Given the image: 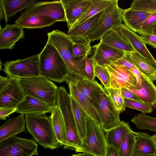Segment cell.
I'll use <instances>...</instances> for the list:
<instances>
[{"label":"cell","instance_id":"cell-1","mask_svg":"<svg viewBox=\"0 0 156 156\" xmlns=\"http://www.w3.org/2000/svg\"><path fill=\"white\" fill-rule=\"evenodd\" d=\"M47 34V42L55 48L67 66L68 74L66 81L67 84L71 83L76 84L79 80L87 79L84 74L86 58L74 57L72 46L74 42L71 38L66 34L57 30Z\"/></svg>","mask_w":156,"mask_h":156},{"label":"cell","instance_id":"cell-2","mask_svg":"<svg viewBox=\"0 0 156 156\" xmlns=\"http://www.w3.org/2000/svg\"><path fill=\"white\" fill-rule=\"evenodd\" d=\"M39 54L40 76L59 83L66 81L68 68L55 48L47 42Z\"/></svg>","mask_w":156,"mask_h":156},{"label":"cell","instance_id":"cell-3","mask_svg":"<svg viewBox=\"0 0 156 156\" xmlns=\"http://www.w3.org/2000/svg\"><path fill=\"white\" fill-rule=\"evenodd\" d=\"M25 116L27 129L38 144L45 148L51 150L61 146L55 135L50 116Z\"/></svg>","mask_w":156,"mask_h":156},{"label":"cell","instance_id":"cell-4","mask_svg":"<svg viewBox=\"0 0 156 156\" xmlns=\"http://www.w3.org/2000/svg\"><path fill=\"white\" fill-rule=\"evenodd\" d=\"M19 79L27 95L55 106L59 87L53 82L40 76Z\"/></svg>","mask_w":156,"mask_h":156},{"label":"cell","instance_id":"cell-5","mask_svg":"<svg viewBox=\"0 0 156 156\" xmlns=\"http://www.w3.org/2000/svg\"><path fill=\"white\" fill-rule=\"evenodd\" d=\"M123 10L118 4L108 7L98 22L76 43H91L95 40L100 41L105 34L122 23Z\"/></svg>","mask_w":156,"mask_h":156},{"label":"cell","instance_id":"cell-6","mask_svg":"<svg viewBox=\"0 0 156 156\" xmlns=\"http://www.w3.org/2000/svg\"><path fill=\"white\" fill-rule=\"evenodd\" d=\"M85 119L86 138L75 150L76 152L87 153L94 156H105L108 144L104 131L87 114L85 115Z\"/></svg>","mask_w":156,"mask_h":156},{"label":"cell","instance_id":"cell-7","mask_svg":"<svg viewBox=\"0 0 156 156\" xmlns=\"http://www.w3.org/2000/svg\"><path fill=\"white\" fill-rule=\"evenodd\" d=\"M56 103L60 108L65 122L70 149L75 150L82 143L77 132L72 110L71 96L63 86L58 89Z\"/></svg>","mask_w":156,"mask_h":156},{"label":"cell","instance_id":"cell-8","mask_svg":"<svg viewBox=\"0 0 156 156\" xmlns=\"http://www.w3.org/2000/svg\"><path fill=\"white\" fill-rule=\"evenodd\" d=\"M93 105L99 114L101 122L100 127L104 131L114 127L121 121L120 113L105 89L95 96Z\"/></svg>","mask_w":156,"mask_h":156},{"label":"cell","instance_id":"cell-9","mask_svg":"<svg viewBox=\"0 0 156 156\" xmlns=\"http://www.w3.org/2000/svg\"><path fill=\"white\" fill-rule=\"evenodd\" d=\"M27 96L19 79L0 76V108H16Z\"/></svg>","mask_w":156,"mask_h":156},{"label":"cell","instance_id":"cell-10","mask_svg":"<svg viewBox=\"0 0 156 156\" xmlns=\"http://www.w3.org/2000/svg\"><path fill=\"white\" fill-rule=\"evenodd\" d=\"M38 54L23 59L5 62L2 70L7 76L18 79L40 76Z\"/></svg>","mask_w":156,"mask_h":156},{"label":"cell","instance_id":"cell-11","mask_svg":"<svg viewBox=\"0 0 156 156\" xmlns=\"http://www.w3.org/2000/svg\"><path fill=\"white\" fill-rule=\"evenodd\" d=\"M38 146L33 139L13 136L0 142V156H37Z\"/></svg>","mask_w":156,"mask_h":156},{"label":"cell","instance_id":"cell-12","mask_svg":"<svg viewBox=\"0 0 156 156\" xmlns=\"http://www.w3.org/2000/svg\"><path fill=\"white\" fill-rule=\"evenodd\" d=\"M29 15L48 16L56 22H66L65 10L60 0L37 1L22 12L20 14Z\"/></svg>","mask_w":156,"mask_h":156},{"label":"cell","instance_id":"cell-13","mask_svg":"<svg viewBox=\"0 0 156 156\" xmlns=\"http://www.w3.org/2000/svg\"><path fill=\"white\" fill-rule=\"evenodd\" d=\"M104 66L110 77L111 87L113 89L130 87L137 89V80L126 67L116 61L112 62Z\"/></svg>","mask_w":156,"mask_h":156},{"label":"cell","instance_id":"cell-14","mask_svg":"<svg viewBox=\"0 0 156 156\" xmlns=\"http://www.w3.org/2000/svg\"><path fill=\"white\" fill-rule=\"evenodd\" d=\"M130 44L134 51L146 59L156 69V60L146 46L141 37L121 23L114 28Z\"/></svg>","mask_w":156,"mask_h":156},{"label":"cell","instance_id":"cell-15","mask_svg":"<svg viewBox=\"0 0 156 156\" xmlns=\"http://www.w3.org/2000/svg\"><path fill=\"white\" fill-rule=\"evenodd\" d=\"M54 107L35 98L27 95L18 105L15 112L25 115L44 116H45L47 113H51Z\"/></svg>","mask_w":156,"mask_h":156},{"label":"cell","instance_id":"cell-16","mask_svg":"<svg viewBox=\"0 0 156 156\" xmlns=\"http://www.w3.org/2000/svg\"><path fill=\"white\" fill-rule=\"evenodd\" d=\"M94 48L92 57L98 64L104 66L122 58L125 51L114 48L101 42L93 46Z\"/></svg>","mask_w":156,"mask_h":156},{"label":"cell","instance_id":"cell-17","mask_svg":"<svg viewBox=\"0 0 156 156\" xmlns=\"http://www.w3.org/2000/svg\"><path fill=\"white\" fill-rule=\"evenodd\" d=\"M63 7L69 29L85 12L92 0H60Z\"/></svg>","mask_w":156,"mask_h":156},{"label":"cell","instance_id":"cell-18","mask_svg":"<svg viewBox=\"0 0 156 156\" xmlns=\"http://www.w3.org/2000/svg\"><path fill=\"white\" fill-rule=\"evenodd\" d=\"M142 73V82L140 89L126 87L134 93L144 103L156 108V86L147 76Z\"/></svg>","mask_w":156,"mask_h":156},{"label":"cell","instance_id":"cell-19","mask_svg":"<svg viewBox=\"0 0 156 156\" xmlns=\"http://www.w3.org/2000/svg\"><path fill=\"white\" fill-rule=\"evenodd\" d=\"M23 29L15 24H7L3 29L0 27V49H13L17 41L24 38Z\"/></svg>","mask_w":156,"mask_h":156},{"label":"cell","instance_id":"cell-20","mask_svg":"<svg viewBox=\"0 0 156 156\" xmlns=\"http://www.w3.org/2000/svg\"><path fill=\"white\" fill-rule=\"evenodd\" d=\"M26 122L23 114L9 119L0 126V142L22 132L26 133Z\"/></svg>","mask_w":156,"mask_h":156},{"label":"cell","instance_id":"cell-21","mask_svg":"<svg viewBox=\"0 0 156 156\" xmlns=\"http://www.w3.org/2000/svg\"><path fill=\"white\" fill-rule=\"evenodd\" d=\"M69 94L78 105L100 126L101 122L99 114L93 105L84 97L76 85L71 83L68 84Z\"/></svg>","mask_w":156,"mask_h":156},{"label":"cell","instance_id":"cell-22","mask_svg":"<svg viewBox=\"0 0 156 156\" xmlns=\"http://www.w3.org/2000/svg\"><path fill=\"white\" fill-rule=\"evenodd\" d=\"M53 129L58 141L64 148L70 149L68 141L66 128L61 110L57 104L50 116Z\"/></svg>","mask_w":156,"mask_h":156},{"label":"cell","instance_id":"cell-23","mask_svg":"<svg viewBox=\"0 0 156 156\" xmlns=\"http://www.w3.org/2000/svg\"><path fill=\"white\" fill-rule=\"evenodd\" d=\"M15 24L24 28H42L50 26L56 22L46 16L33 15H20Z\"/></svg>","mask_w":156,"mask_h":156},{"label":"cell","instance_id":"cell-24","mask_svg":"<svg viewBox=\"0 0 156 156\" xmlns=\"http://www.w3.org/2000/svg\"><path fill=\"white\" fill-rule=\"evenodd\" d=\"M152 13L129 8L123 9L122 20L128 28L138 33L142 23Z\"/></svg>","mask_w":156,"mask_h":156},{"label":"cell","instance_id":"cell-25","mask_svg":"<svg viewBox=\"0 0 156 156\" xmlns=\"http://www.w3.org/2000/svg\"><path fill=\"white\" fill-rule=\"evenodd\" d=\"M135 133L136 141L133 156H151L156 154V148L151 136L144 132Z\"/></svg>","mask_w":156,"mask_h":156},{"label":"cell","instance_id":"cell-26","mask_svg":"<svg viewBox=\"0 0 156 156\" xmlns=\"http://www.w3.org/2000/svg\"><path fill=\"white\" fill-rule=\"evenodd\" d=\"M131 130L128 123L121 121L114 127L105 132L107 144L114 147L118 150L123 140Z\"/></svg>","mask_w":156,"mask_h":156},{"label":"cell","instance_id":"cell-27","mask_svg":"<svg viewBox=\"0 0 156 156\" xmlns=\"http://www.w3.org/2000/svg\"><path fill=\"white\" fill-rule=\"evenodd\" d=\"M100 42L125 52L134 51L130 44L116 29L112 28L105 34Z\"/></svg>","mask_w":156,"mask_h":156},{"label":"cell","instance_id":"cell-28","mask_svg":"<svg viewBox=\"0 0 156 156\" xmlns=\"http://www.w3.org/2000/svg\"><path fill=\"white\" fill-rule=\"evenodd\" d=\"M37 1L35 0H0L5 13L4 20L7 23L16 13L27 9Z\"/></svg>","mask_w":156,"mask_h":156},{"label":"cell","instance_id":"cell-29","mask_svg":"<svg viewBox=\"0 0 156 156\" xmlns=\"http://www.w3.org/2000/svg\"><path fill=\"white\" fill-rule=\"evenodd\" d=\"M105 10L90 17L79 25L69 29L67 34L75 43L78 42L83 35L98 22Z\"/></svg>","mask_w":156,"mask_h":156},{"label":"cell","instance_id":"cell-30","mask_svg":"<svg viewBox=\"0 0 156 156\" xmlns=\"http://www.w3.org/2000/svg\"><path fill=\"white\" fill-rule=\"evenodd\" d=\"M118 0H92V3L90 6L70 28L79 25L108 7L118 4Z\"/></svg>","mask_w":156,"mask_h":156},{"label":"cell","instance_id":"cell-31","mask_svg":"<svg viewBox=\"0 0 156 156\" xmlns=\"http://www.w3.org/2000/svg\"><path fill=\"white\" fill-rule=\"evenodd\" d=\"M75 85L85 98L92 104L95 96L105 89L95 80L84 79L78 81Z\"/></svg>","mask_w":156,"mask_h":156},{"label":"cell","instance_id":"cell-32","mask_svg":"<svg viewBox=\"0 0 156 156\" xmlns=\"http://www.w3.org/2000/svg\"><path fill=\"white\" fill-rule=\"evenodd\" d=\"M71 99L77 130L82 141L86 138V126L85 116L87 113L71 96Z\"/></svg>","mask_w":156,"mask_h":156},{"label":"cell","instance_id":"cell-33","mask_svg":"<svg viewBox=\"0 0 156 156\" xmlns=\"http://www.w3.org/2000/svg\"><path fill=\"white\" fill-rule=\"evenodd\" d=\"M131 59L137 69L153 81H156V69L144 58L135 51L130 52Z\"/></svg>","mask_w":156,"mask_h":156},{"label":"cell","instance_id":"cell-34","mask_svg":"<svg viewBox=\"0 0 156 156\" xmlns=\"http://www.w3.org/2000/svg\"><path fill=\"white\" fill-rule=\"evenodd\" d=\"M131 121L139 130H149L156 133V118L142 113L136 115Z\"/></svg>","mask_w":156,"mask_h":156},{"label":"cell","instance_id":"cell-35","mask_svg":"<svg viewBox=\"0 0 156 156\" xmlns=\"http://www.w3.org/2000/svg\"><path fill=\"white\" fill-rule=\"evenodd\" d=\"M136 141L135 132L132 129L123 140L118 150L119 156H133Z\"/></svg>","mask_w":156,"mask_h":156},{"label":"cell","instance_id":"cell-36","mask_svg":"<svg viewBox=\"0 0 156 156\" xmlns=\"http://www.w3.org/2000/svg\"><path fill=\"white\" fill-rule=\"evenodd\" d=\"M130 8L151 13L156 12V0H134Z\"/></svg>","mask_w":156,"mask_h":156},{"label":"cell","instance_id":"cell-37","mask_svg":"<svg viewBox=\"0 0 156 156\" xmlns=\"http://www.w3.org/2000/svg\"><path fill=\"white\" fill-rule=\"evenodd\" d=\"M106 90L117 111L120 113L125 111L126 107L122 95L121 89L110 88Z\"/></svg>","mask_w":156,"mask_h":156},{"label":"cell","instance_id":"cell-38","mask_svg":"<svg viewBox=\"0 0 156 156\" xmlns=\"http://www.w3.org/2000/svg\"><path fill=\"white\" fill-rule=\"evenodd\" d=\"M94 62L95 77L100 80L105 90L110 88V77L107 69L105 66L98 64L94 61Z\"/></svg>","mask_w":156,"mask_h":156},{"label":"cell","instance_id":"cell-39","mask_svg":"<svg viewBox=\"0 0 156 156\" xmlns=\"http://www.w3.org/2000/svg\"><path fill=\"white\" fill-rule=\"evenodd\" d=\"M90 43H78L74 42L72 46L73 54L76 58L83 59L91 53Z\"/></svg>","mask_w":156,"mask_h":156},{"label":"cell","instance_id":"cell-40","mask_svg":"<svg viewBox=\"0 0 156 156\" xmlns=\"http://www.w3.org/2000/svg\"><path fill=\"white\" fill-rule=\"evenodd\" d=\"M123 99L126 107L137 110L145 114L151 113L153 111L152 108L146 104L135 100Z\"/></svg>","mask_w":156,"mask_h":156},{"label":"cell","instance_id":"cell-41","mask_svg":"<svg viewBox=\"0 0 156 156\" xmlns=\"http://www.w3.org/2000/svg\"><path fill=\"white\" fill-rule=\"evenodd\" d=\"M156 24V12L152 13L143 22L138 33L152 34V30Z\"/></svg>","mask_w":156,"mask_h":156},{"label":"cell","instance_id":"cell-42","mask_svg":"<svg viewBox=\"0 0 156 156\" xmlns=\"http://www.w3.org/2000/svg\"><path fill=\"white\" fill-rule=\"evenodd\" d=\"M84 74L87 79L95 80L94 62L92 57L89 58L87 56L86 58Z\"/></svg>","mask_w":156,"mask_h":156},{"label":"cell","instance_id":"cell-43","mask_svg":"<svg viewBox=\"0 0 156 156\" xmlns=\"http://www.w3.org/2000/svg\"><path fill=\"white\" fill-rule=\"evenodd\" d=\"M116 62L126 68L137 69L131 59L130 52H125L122 57Z\"/></svg>","mask_w":156,"mask_h":156},{"label":"cell","instance_id":"cell-44","mask_svg":"<svg viewBox=\"0 0 156 156\" xmlns=\"http://www.w3.org/2000/svg\"><path fill=\"white\" fill-rule=\"evenodd\" d=\"M146 44H148L154 48H156V35L154 34H146L142 33H138Z\"/></svg>","mask_w":156,"mask_h":156},{"label":"cell","instance_id":"cell-45","mask_svg":"<svg viewBox=\"0 0 156 156\" xmlns=\"http://www.w3.org/2000/svg\"><path fill=\"white\" fill-rule=\"evenodd\" d=\"M121 91L123 98L135 100L143 102L137 95L126 88L122 87Z\"/></svg>","mask_w":156,"mask_h":156},{"label":"cell","instance_id":"cell-46","mask_svg":"<svg viewBox=\"0 0 156 156\" xmlns=\"http://www.w3.org/2000/svg\"><path fill=\"white\" fill-rule=\"evenodd\" d=\"M16 108H0V119L5 120L9 116L16 112Z\"/></svg>","mask_w":156,"mask_h":156},{"label":"cell","instance_id":"cell-47","mask_svg":"<svg viewBox=\"0 0 156 156\" xmlns=\"http://www.w3.org/2000/svg\"><path fill=\"white\" fill-rule=\"evenodd\" d=\"M127 68L132 72L136 76L137 80V89H140L142 82L141 72L137 68Z\"/></svg>","mask_w":156,"mask_h":156},{"label":"cell","instance_id":"cell-48","mask_svg":"<svg viewBox=\"0 0 156 156\" xmlns=\"http://www.w3.org/2000/svg\"><path fill=\"white\" fill-rule=\"evenodd\" d=\"M105 156H119L118 150L114 147L108 145Z\"/></svg>","mask_w":156,"mask_h":156},{"label":"cell","instance_id":"cell-49","mask_svg":"<svg viewBox=\"0 0 156 156\" xmlns=\"http://www.w3.org/2000/svg\"><path fill=\"white\" fill-rule=\"evenodd\" d=\"M5 13L2 6L0 5V20L4 19Z\"/></svg>","mask_w":156,"mask_h":156},{"label":"cell","instance_id":"cell-50","mask_svg":"<svg viewBox=\"0 0 156 156\" xmlns=\"http://www.w3.org/2000/svg\"><path fill=\"white\" fill-rule=\"evenodd\" d=\"M70 156H94L90 154L85 153V152H80L79 153L76 154H73Z\"/></svg>","mask_w":156,"mask_h":156},{"label":"cell","instance_id":"cell-51","mask_svg":"<svg viewBox=\"0 0 156 156\" xmlns=\"http://www.w3.org/2000/svg\"><path fill=\"white\" fill-rule=\"evenodd\" d=\"M151 139L154 144L156 148V134L151 136Z\"/></svg>","mask_w":156,"mask_h":156},{"label":"cell","instance_id":"cell-52","mask_svg":"<svg viewBox=\"0 0 156 156\" xmlns=\"http://www.w3.org/2000/svg\"><path fill=\"white\" fill-rule=\"evenodd\" d=\"M152 33L156 35V24L152 30Z\"/></svg>","mask_w":156,"mask_h":156},{"label":"cell","instance_id":"cell-53","mask_svg":"<svg viewBox=\"0 0 156 156\" xmlns=\"http://www.w3.org/2000/svg\"><path fill=\"white\" fill-rule=\"evenodd\" d=\"M151 156H156V154H155L153 155H152Z\"/></svg>","mask_w":156,"mask_h":156},{"label":"cell","instance_id":"cell-54","mask_svg":"<svg viewBox=\"0 0 156 156\" xmlns=\"http://www.w3.org/2000/svg\"><path fill=\"white\" fill-rule=\"evenodd\" d=\"M1 69H0V70H1V67H2V62H1Z\"/></svg>","mask_w":156,"mask_h":156}]
</instances>
